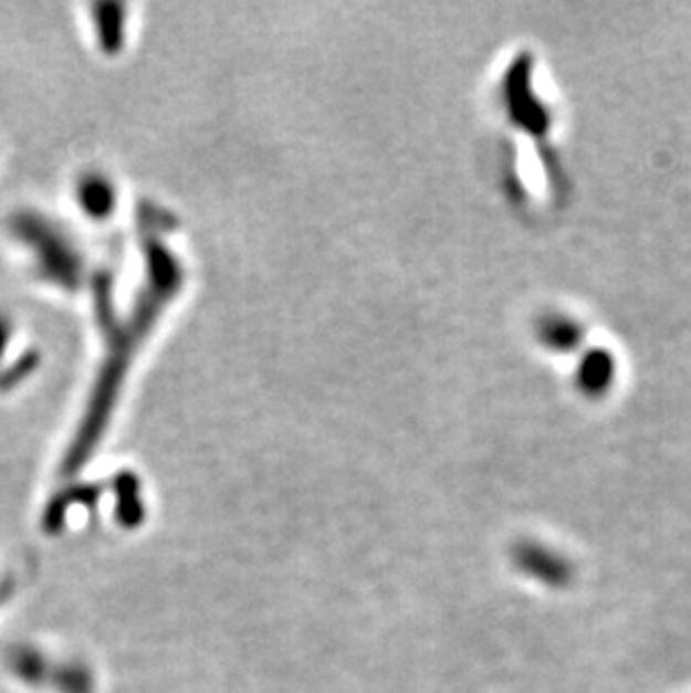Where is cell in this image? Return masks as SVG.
Listing matches in <instances>:
<instances>
[{
	"mask_svg": "<svg viewBox=\"0 0 691 693\" xmlns=\"http://www.w3.org/2000/svg\"><path fill=\"white\" fill-rule=\"evenodd\" d=\"M56 693H95V675L84 662H59L52 682Z\"/></svg>",
	"mask_w": 691,
	"mask_h": 693,
	"instance_id": "52a82bcc",
	"label": "cell"
},
{
	"mask_svg": "<svg viewBox=\"0 0 691 693\" xmlns=\"http://www.w3.org/2000/svg\"><path fill=\"white\" fill-rule=\"evenodd\" d=\"M618 377V361L606 348H593L582 357L577 368V381L586 396L601 398L606 396Z\"/></svg>",
	"mask_w": 691,
	"mask_h": 693,
	"instance_id": "277c9868",
	"label": "cell"
},
{
	"mask_svg": "<svg viewBox=\"0 0 691 693\" xmlns=\"http://www.w3.org/2000/svg\"><path fill=\"white\" fill-rule=\"evenodd\" d=\"M514 566L548 586H564L570 579V566L564 557L534 544H519L512 553Z\"/></svg>",
	"mask_w": 691,
	"mask_h": 693,
	"instance_id": "7a4b0ae2",
	"label": "cell"
},
{
	"mask_svg": "<svg viewBox=\"0 0 691 693\" xmlns=\"http://www.w3.org/2000/svg\"><path fill=\"white\" fill-rule=\"evenodd\" d=\"M6 666L17 680L28 686L52 689L59 662L50 660L45 653L30 644H17L6 653Z\"/></svg>",
	"mask_w": 691,
	"mask_h": 693,
	"instance_id": "3957f363",
	"label": "cell"
},
{
	"mask_svg": "<svg viewBox=\"0 0 691 693\" xmlns=\"http://www.w3.org/2000/svg\"><path fill=\"white\" fill-rule=\"evenodd\" d=\"M97 498H100V490H91V487H72L67 492L56 494L48 503V507L43 512V518H41L43 529L48 534H59L65 527V523H67L70 507H74V505H93V503H97Z\"/></svg>",
	"mask_w": 691,
	"mask_h": 693,
	"instance_id": "5b68a950",
	"label": "cell"
},
{
	"mask_svg": "<svg viewBox=\"0 0 691 693\" xmlns=\"http://www.w3.org/2000/svg\"><path fill=\"white\" fill-rule=\"evenodd\" d=\"M146 261H150V270L146 272L144 292L133 311V324L124 330V337L115 344L108 357V364L102 370V379L95 389L93 405L88 407L86 420L63 458V465H61L63 476H74L93 455L95 447L100 444L106 431L111 407L115 405L119 384L124 379V372L135 350L142 346V339L150 333L153 324H156L158 317L163 315L165 303H169L171 296L178 292L180 267L176 259L169 254V250L160 245H150V250L146 252Z\"/></svg>",
	"mask_w": 691,
	"mask_h": 693,
	"instance_id": "6da1fadb",
	"label": "cell"
},
{
	"mask_svg": "<svg viewBox=\"0 0 691 693\" xmlns=\"http://www.w3.org/2000/svg\"><path fill=\"white\" fill-rule=\"evenodd\" d=\"M582 339H584L582 326H577L570 319H555L546 326V342L555 350H570L577 344H582Z\"/></svg>",
	"mask_w": 691,
	"mask_h": 693,
	"instance_id": "ba28073f",
	"label": "cell"
},
{
	"mask_svg": "<svg viewBox=\"0 0 691 693\" xmlns=\"http://www.w3.org/2000/svg\"><path fill=\"white\" fill-rule=\"evenodd\" d=\"M115 494H117V507H115V516L117 523L126 529H135L144 523L146 510L139 496V483L135 476L130 474H122L115 481Z\"/></svg>",
	"mask_w": 691,
	"mask_h": 693,
	"instance_id": "8992f818",
	"label": "cell"
}]
</instances>
